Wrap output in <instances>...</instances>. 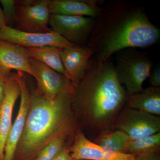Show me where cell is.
Wrapping results in <instances>:
<instances>
[{
  "mask_svg": "<svg viewBox=\"0 0 160 160\" xmlns=\"http://www.w3.org/2000/svg\"><path fill=\"white\" fill-rule=\"evenodd\" d=\"M49 0L16 1L14 25L18 31L29 32H48L50 12Z\"/></svg>",
  "mask_w": 160,
  "mask_h": 160,
  "instance_id": "cell-5",
  "label": "cell"
},
{
  "mask_svg": "<svg viewBox=\"0 0 160 160\" xmlns=\"http://www.w3.org/2000/svg\"><path fill=\"white\" fill-rule=\"evenodd\" d=\"M95 19L81 16L51 14L49 26L74 45L86 46L94 27Z\"/></svg>",
  "mask_w": 160,
  "mask_h": 160,
  "instance_id": "cell-7",
  "label": "cell"
},
{
  "mask_svg": "<svg viewBox=\"0 0 160 160\" xmlns=\"http://www.w3.org/2000/svg\"><path fill=\"white\" fill-rule=\"evenodd\" d=\"M74 160H136L135 155L107 150L86 137L79 129L69 147Z\"/></svg>",
  "mask_w": 160,
  "mask_h": 160,
  "instance_id": "cell-11",
  "label": "cell"
},
{
  "mask_svg": "<svg viewBox=\"0 0 160 160\" xmlns=\"http://www.w3.org/2000/svg\"><path fill=\"white\" fill-rule=\"evenodd\" d=\"M0 40L26 48L52 46L62 49L74 45L52 30L48 32H25L6 26L0 29Z\"/></svg>",
  "mask_w": 160,
  "mask_h": 160,
  "instance_id": "cell-9",
  "label": "cell"
},
{
  "mask_svg": "<svg viewBox=\"0 0 160 160\" xmlns=\"http://www.w3.org/2000/svg\"><path fill=\"white\" fill-rule=\"evenodd\" d=\"M160 151V132L130 140L126 143L123 149V153L135 155Z\"/></svg>",
  "mask_w": 160,
  "mask_h": 160,
  "instance_id": "cell-19",
  "label": "cell"
},
{
  "mask_svg": "<svg viewBox=\"0 0 160 160\" xmlns=\"http://www.w3.org/2000/svg\"><path fill=\"white\" fill-rule=\"evenodd\" d=\"M67 140L59 138L44 147L34 160H52L65 146H69Z\"/></svg>",
  "mask_w": 160,
  "mask_h": 160,
  "instance_id": "cell-20",
  "label": "cell"
},
{
  "mask_svg": "<svg viewBox=\"0 0 160 160\" xmlns=\"http://www.w3.org/2000/svg\"><path fill=\"white\" fill-rule=\"evenodd\" d=\"M109 60L91 58L72 94V107L79 128L92 141L101 132L112 130L128 97Z\"/></svg>",
  "mask_w": 160,
  "mask_h": 160,
  "instance_id": "cell-1",
  "label": "cell"
},
{
  "mask_svg": "<svg viewBox=\"0 0 160 160\" xmlns=\"http://www.w3.org/2000/svg\"><path fill=\"white\" fill-rule=\"evenodd\" d=\"M69 146H65L52 160H74L72 157Z\"/></svg>",
  "mask_w": 160,
  "mask_h": 160,
  "instance_id": "cell-23",
  "label": "cell"
},
{
  "mask_svg": "<svg viewBox=\"0 0 160 160\" xmlns=\"http://www.w3.org/2000/svg\"><path fill=\"white\" fill-rule=\"evenodd\" d=\"M149 82L150 86L152 87H160V67L157 66L150 73L149 76Z\"/></svg>",
  "mask_w": 160,
  "mask_h": 160,
  "instance_id": "cell-22",
  "label": "cell"
},
{
  "mask_svg": "<svg viewBox=\"0 0 160 160\" xmlns=\"http://www.w3.org/2000/svg\"><path fill=\"white\" fill-rule=\"evenodd\" d=\"M2 6V11L6 26L13 28L14 25L16 1L15 0H0Z\"/></svg>",
  "mask_w": 160,
  "mask_h": 160,
  "instance_id": "cell-21",
  "label": "cell"
},
{
  "mask_svg": "<svg viewBox=\"0 0 160 160\" xmlns=\"http://www.w3.org/2000/svg\"><path fill=\"white\" fill-rule=\"evenodd\" d=\"M131 140L122 131L110 130L101 132L92 142L109 151L123 153L125 145Z\"/></svg>",
  "mask_w": 160,
  "mask_h": 160,
  "instance_id": "cell-18",
  "label": "cell"
},
{
  "mask_svg": "<svg viewBox=\"0 0 160 160\" xmlns=\"http://www.w3.org/2000/svg\"><path fill=\"white\" fill-rule=\"evenodd\" d=\"M25 48L29 58L38 60L68 78L60 56L61 48L52 46Z\"/></svg>",
  "mask_w": 160,
  "mask_h": 160,
  "instance_id": "cell-17",
  "label": "cell"
},
{
  "mask_svg": "<svg viewBox=\"0 0 160 160\" xmlns=\"http://www.w3.org/2000/svg\"></svg>",
  "mask_w": 160,
  "mask_h": 160,
  "instance_id": "cell-27",
  "label": "cell"
},
{
  "mask_svg": "<svg viewBox=\"0 0 160 160\" xmlns=\"http://www.w3.org/2000/svg\"><path fill=\"white\" fill-rule=\"evenodd\" d=\"M16 76L21 89L20 106L16 118L12 125L6 139L3 160H14L30 106L31 92L26 82L24 73L18 72Z\"/></svg>",
  "mask_w": 160,
  "mask_h": 160,
  "instance_id": "cell-10",
  "label": "cell"
},
{
  "mask_svg": "<svg viewBox=\"0 0 160 160\" xmlns=\"http://www.w3.org/2000/svg\"><path fill=\"white\" fill-rule=\"evenodd\" d=\"M125 107L160 116V87L150 86L128 96Z\"/></svg>",
  "mask_w": 160,
  "mask_h": 160,
  "instance_id": "cell-16",
  "label": "cell"
},
{
  "mask_svg": "<svg viewBox=\"0 0 160 160\" xmlns=\"http://www.w3.org/2000/svg\"><path fill=\"white\" fill-rule=\"evenodd\" d=\"M112 130L125 132L132 140L160 132V117L124 107L115 120Z\"/></svg>",
  "mask_w": 160,
  "mask_h": 160,
  "instance_id": "cell-6",
  "label": "cell"
},
{
  "mask_svg": "<svg viewBox=\"0 0 160 160\" xmlns=\"http://www.w3.org/2000/svg\"><path fill=\"white\" fill-rule=\"evenodd\" d=\"M6 26V20L3 14L2 9L0 6V29Z\"/></svg>",
  "mask_w": 160,
  "mask_h": 160,
  "instance_id": "cell-26",
  "label": "cell"
},
{
  "mask_svg": "<svg viewBox=\"0 0 160 160\" xmlns=\"http://www.w3.org/2000/svg\"><path fill=\"white\" fill-rule=\"evenodd\" d=\"M21 89L16 73L11 72L6 82L4 99L0 106V160H3L6 139L12 125V116Z\"/></svg>",
  "mask_w": 160,
  "mask_h": 160,
  "instance_id": "cell-12",
  "label": "cell"
},
{
  "mask_svg": "<svg viewBox=\"0 0 160 160\" xmlns=\"http://www.w3.org/2000/svg\"><path fill=\"white\" fill-rule=\"evenodd\" d=\"M136 160H160V152H150L136 155Z\"/></svg>",
  "mask_w": 160,
  "mask_h": 160,
  "instance_id": "cell-24",
  "label": "cell"
},
{
  "mask_svg": "<svg viewBox=\"0 0 160 160\" xmlns=\"http://www.w3.org/2000/svg\"><path fill=\"white\" fill-rule=\"evenodd\" d=\"M9 75H6L0 72V106L5 98L6 80Z\"/></svg>",
  "mask_w": 160,
  "mask_h": 160,
  "instance_id": "cell-25",
  "label": "cell"
},
{
  "mask_svg": "<svg viewBox=\"0 0 160 160\" xmlns=\"http://www.w3.org/2000/svg\"><path fill=\"white\" fill-rule=\"evenodd\" d=\"M29 58L25 47L0 40V72L9 75L12 70L31 76Z\"/></svg>",
  "mask_w": 160,
  "mask_h": 160,
  "instance_id": "cell-14",
  "label": "cell"
},
{
  "mask_svg": "<svg viewBox=\"0 0 160 160\" xmlns=\"http://www.w3.org/2000/svg\"><path fill=\"white\" fill-rule=\"evenodd\" d=\"M114 67L129 96L142 91L143 82L151 73L152 63L144 52L124 49L119 52Z\"/></svg>",
  "mask_w": 160,
  "mask_h": 160,
  "instance_id": "cell-4",
  "label": "cell"
},
{
  "mask_svg": "<svg viewBox=\"0 0 160 160\" xmlns=\"http://www.w3.org/2000/svg\"><path fill=\"white\" fill-rule=\"evenodd\" d=\"M29 60L31 76L36 80L38 91L45 97L52 100L61 94H73L75 86L68 78L38 60Z\"/></svg>",
  "mask_w": 160,
  "mask_h": 160,
  "instance_id": "cell-8",
  "label": "cell"
},
{
  "mask_svg": "<svg viewBox=\"0 0 160 160\" xmlns=\"http://www.w3.org/2000/svg\"><path fill=\"white\" fill-rule=\"evenodd\" d=\"M72 99L70 93L61 94L50 100L37 89L31 92L26 125L14 159L34 160L47 144L59 138L72 142L80 129L72 107Z\"/></svg>",
  "mask_w": 160,
  "mask_h": 160,
  "instance_id": "cell-3",
  "label": "cell"
},
{
  "mask_svg": "<svg viewBox=\"0 0 160 160\" xmlns=\"http://www.w3.org/2000/svg\"><path fill=\"white\" fill-rule=\"evenodd\" d=\"M104 1L49 0L51 14L81 16L96 19L99 14Z\"/></svg>",
  "mask_w": 160,
  "mask_h": 160,
  "instance_id": "cell-15",
  "label": "cell"
},
{
  "mask_svg": "<svg viewBox=\"0 0 160 160\" xmlns=\"http://www.w3.org/2000/svg\"><path fill=\"white\" fill-rule=\"evenodd\" d=\"M93 55V51L86 46L73 45L61 49L60 56L63 67L74 86L82 77Z\"/></svg>",
  "mask_w": 160,
  "mask_h": 160,
  "instance_id": "cell-13",
  "label": "cell"
},
{
  "mask_svg": "<svg viewBox=\"0 0 160 160\" xmlns=\"http://www.w3.org/2000/svg\"><path fill=\"white\" fill-rule=\"evenodd\" d=\"M160 37L159 29L150 21L143 7L114 1L102 6L86 46L96 56L109 60L124 49L151 46Z\"/></svg>",
  "mask_w": 160,
  "mask_h": 160,
  "instance_id": "cell-2",
  "label": "cell"
}]
</instances>
